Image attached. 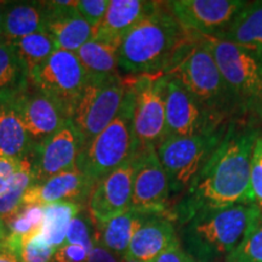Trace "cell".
<instances>
[{
  "instance_id": "cell-5",
  "label": "cell",
  "mask_w": 262,
  "mask_h": 262,
  "mask_svg": "<svg viewBox=\"0 0 262 262\" xmlns=\"http://www.w3.org/2000/svg\"><path fill=\"white\" fill-rule=\"evenodd\" d=\"M170 73L175 74L188 93L219 120L229 123L242 119L234 98L203 37Z\"/></svg>"
},
{
  "instance_id": "cell-24",
  "label": "cell",
  "mask_w": 262,
  "mask_h": 262,
  "mask_svg": "<svg viewBox=\"0 0 262 262\" xmlns=\"http://www.w3.org/2000/svg\"><path fill=\"white\" fill-rule=\"evenodd\" d=\"M216 39L262 55V0L248 2L233 22Z\"/></svg>"
},
{
  "instance_id": "cell-39",
  "label": "cell",
  "mask_w": 262,
  "mask_h": 262,
  "mask_svg": "<svg viewBox=\"0 0 262 262\" xmlns=\"http://www.w3.org/2000/svg\"><path fill=\"white\" fill-rule=\"evenodd\" d=\"M86 262H123V260L107 250L102 245L94 242V247L90 250Z\"/></svg>"
},
{
  "instance_id": "cell-9",
  "label": "cell",
  "mask_w": 262,
  "mask_h": 262,
  "mask_svg": "<svg viewBox=\"0 0 262 262\" xmlns=\"http://www.w3.org/2000/svg\"><path fill=\"white\" fill-rule=\"evenodd\" d=\"M31 85L50 98L70 120L89 77L74 52L57 49L29 73Z\"/></svg>"
},
{
  "instance_id": "cell-12",
  "label": "cell",
  "mask_w": 262,
  "mask_h": 262,
  "mask_svg": "<svg viewBox=\"0 0 262 262\" xmlns=\"http://www.w3.org/2000/svg\"><path fill=\"white\" fill-rule=\"evenodd\" d=\"M169 180L157 156L149 149L134 156L131 208L145 215H168L170 211Z\"/></svg>"
},
{
  "instance_id": "cell-41",
  "label": "cell",
  "mask_w": 262,
  "mask_h": 262,
  "mask_svg": "<svg viewBox=\"0 0 262 262\" xmlns=\"http://www.w3.org/2000/svg\"><path fill=\"white\" fill-rule=\"evenodd\" d=\"M4 4L0 3V42L4 41V35H3V29H4Z\"/></svg>"
},
{
  "instance_id": "cell-37",
  "label": "cell",
  "mask_w": 262,
  "mask_h": 262,
  "mask_svg": "<svg viewBox=\"0 0 262 262\" xmlns=\"http://www.w3.org/2000/svg\"><path fill=\"white\" fill-rule=\"evenodd\" d=\"M19 166H21L19 160L11 158L0 150V194L11 185L12 180L18 172Z\"/></svg>"
},
{
  "instance_id": "cell-25",
  "label": "cell",
  "mask_w": 262,
  "mask_h": 262,
  "mask_svg": "<svg viewBox=\"0 0 262 262\" xmlns=\"http://www.w3.org/2000/svg\"><path fill=\"white\" fill-rule=\"evenodd\" d=\"M29 86V72L14 44L0 42V103L16 100Z\"/></svg>"
},
{
  "instance_id": "cell-30",
  "label": "cell",
  "mask_w": 262,
  "mask_h": 262,
  "mask_svg": "<svg viewBox=\"0 0 262 262\" xmlns=\"http://www.w3.org/2000/svg\"><path fill=\"white\" fill-rule=\"evenodd\" d=\"M33 185L32 166L29 160H22L18 172L5 192L0 194V220L17 210L24 202V195Z\"/></svg>"
},
{
  "instance_id": "cell-42",
  "label": "cell",
  "mask_w": 262,
  "mask_h": 262,
  "mask_svg": "<svg viewBox=\"0 0 262 262\" xmlns=\"http://www.w3.org/2000/svg\"><path fill=\"white\" fill-rule=\"evenodd\" d=\"M123 262H141V261H137V260H129V258H124Z\"/></svg>"
},
{
  "instance_id": "cell-10",
  "label": "cell",
  "mask_w": 262,
  "mask_h": 262,
  "mask_svg": "<svg viewBox=\"0 0 262 262\" xmlns=\"http://www.w3.org/2000/svg\"><path fill=\"white\" fill-rule=\"evenodd\" d=\"M125 93L126 78L120 74L89 79L70 119L80 134L84 146L112 123Z\"/></svg>"
},
{
  "instance_id": "cell-2",
  "label": "cell",
  "mask_w": 262,
  "mask_h": 262,
  "mask_svg": "<svg viewBox=\"0 0 262 262\" xmlns=\"http://www.w3.org/2000/svg\"><path fill=\"white\" fill-rule=\"evenodd\" d=\"M202 35L183 28L159 2L156 10L125 35L118 66L129 75L168 74L178 67Z\"/></svg>"
},
{
  "instance_id": "cell-16",
  "label": "cell",
  "mask_w": 262,
  "mask_h": 262,
  "mask_svg": "<svg viewBox=\"0 0 262 262\" xmlns=\"http://www.w3.org/2000/svg\"><path fill=\"white\" fill-rule=\"evenodd\" d=\"M45 31L61 50L77 52L93 39L94 28L77 11V2H44Z\"/></svg>"
},
{
  "instance_id": "cell-20",
  "label": "cell",
  "mask_w": 262,
  "mask_h": 262,
  "mask_svg": "<svg viewBox=\"0 0 262 262\" xmlns=\"http://www.w3.org/2000/svg\"><path fill=\"white\" fill-rule=\"evenodd\" d=\"M178 238L175 222L169 215H152L134 234L124 258L153 262Z\"/></svg>"
},
{
  "instance_id": "cell-15",
  "label": "cell",
  "mask_w": 262,
  "mask_h": 262,
  "mask_svg": "<svg viewBox=\"0 0 262 262\" xmlns=\"http://www.w3.org/2000/svg\"><path fill=\"white\" fill-rule=\"evenodd\" d=\"M134 157L95 183L88 211L95 225L103 224L131 208Z\"/></svg>"
},
{
  "instance_id": "cell-1",
  "label": "cell",
  "mask_w": 262,
  "mask_h": 262,
  "mask_svg": "<svg viewBox=\"0 0 262 262\" xmlns=\"http://www.w3.org/2000/svg\"><path fill=\"white\" fill-rule=\"evenodd\" d=\"M262 127L244 119L228 123L221 142L187 191L171 205L169 216L181 226L203 211L249 204L250 168Z\"/></svg>"
},
{
  "instance_id": "cell-7",
  "label": "cell",
  "mask_w": 262,
  "mask_h": 262,
  "mask_svg": "<svg viewBox=\"0 0 262 262\" xmlns=\"http://www.w3.org/2000/svg\"><path fill=\"white\" fill-rule=\"evenodd\" d=\"M227 125L211 134L166 137L157 147V156L168 176L171 198H180L187 191L193 180L221 142Z\"/></svg>"
},
{
  "instance_id": "cell-11",
  "label": "cell",
  "mask_w": 262,
  "mask_h": 262,
  "mask_svg": "<svg viewBox=\"0 0 262 262\" xmlns=\"http://www.w3.org/2000/svg\"><path fill=\"white\" fill-rule=\"evenodd\" d=\"M165 124L166 137H188L215 133L228 123L221 122L209 113L188 93L175 74L168 73L165 86Z\"/></svg>"
},
{
  "instance_id": "cell-32",
  "label": "cell",
  "mask_w": 262,
  "mask_h": 262,
  "mask_svg": "<svg viewBox=\"0 0 262 262\" xmlns=\"http://www.w3.org/2000/svg\"><path fill=\"white\" fill-rule=\"evenodd\" d=\"M55 251L56 249L45 243L38 232L21 242L17 256L21 262H54Z\"/></svg>"
},
{
  "instance_id": "cell-27",
  "label": "cell",
  "mask_w": 262,
  "mask_h": 262,
  "mask_svg": "<svg viewBox=\"0 0 262 262\" xmlns=\"http://www.w3.org/2000/svg\"><path fill=\"white\" fill-rule=\"evenodd\" d=\"M118 42L91 39L75 52L89 79H103L119 74L118 58H119Z\"/></svg>"
},
{
  "instance_id": "cell-21",
  "label": "cell",
  "mask_w": 262,
  "mask_h": 262,
  "mask_svg": "<svg viewBox=\"0 0 262 262\" xmlns=\"http://www.w3.org/2000/svg\"><path fill=\"white\" fill-rule=\"evenodd\" d=\"M149 216L152 215L141 214L130 209L103 224L95 225L94 242L123 260L129 250L134 234Z\"/></svg>"
},
{
  "instance_id": "cell-4",
  "label": "cell",
  "mask_w": 262,
  "mask_h": 262,
  "mask_svg": "<svg viewBox=\"0 0 262 262\" xmlns=\"http://www.w3.org/2000/svg\"><path fill=\"white\" fill-rule=\"evenodd\" d=\"M227 84L241 118L262 127V55L203 37Z\"/></svg>"
},
{
  "instance_id": "cell-35",
  "label": "cell",
  "mask_w": 262,
  "mask_h": 262,
  "mask_svg": "<svg viewBox=\"0 0 262 262\" xmlns=\"http://www.w3.org/2000/svg\"><path fill=\"white\" fill-rule=\"evenodd\" d=\"M110 5V0H78L77 11L91 27L101 24Z\"/></svg>"
},
{
  "instance_id": "cell-14",
  "label": "cell",
  "mask_w": 262,
  "mask_h": 262,
  "mask_svg": "<svg viewBox=\"0 0 262 262\" xmlns=\"http://www.w3.org/2000/svg\"><path fill=\"white\" fill-rule=\"evenodd\" d=\"M84 143L80 134L68 120L57 133L39 143L29 159L33 185L77 169L78 157Z\"/></svg>"
},
{
  "instance_id": "cell-26",
  "label": "cell",
  "mask_w": 262,
  "mask_h": 262,
  "mask_svg": "<svg viewBox=\"0 0 262 262\" xmlns=\"http://www.w3.org/2000/svg\"><path fill=\"white\" fill-rule=\"evenodd\" d=\"M44 220L41 205H24L0 220V243H4L17 254L21 242L40 232Z\"/></svg>"
},
{
  "instance_id": "cell-43",
  "label": "cell",
  "mask_w": 262,
  "mask_h": 262,
  "mask_svg": "<svg viewBox=\"0 0 262 262\" xmlns=\"http://www.w3.org/2000/svg\"><path fill=\"white\" fill-rule=\"evenodd\" d=\"M194 262H202V261H194Z\"/></svg>"
},
{
  "instance_id": "cell-22",
  "label": "cell",
  "mask_w": 262,
  "mask_h": 262,
  "mask_svg": "<svg viewBox=\"0 0 262 262\" xmlns=\"http://www.w3.org/2000/svg\"><path fill=\"white\" fill-rule=\"evenodd\" d=\"M4 5L5 42H14L33 33L45 31L44 2H16Z\"/></svg>"
},
{
  "instance_id": "cell-3",
  "label": "cell",
  "mask_w": 262,
  "mask_h": 262,
  "mask_svg": "<svg viewBox=\"0 0 262 262\" xmlns=\"http://www.w3.org/2000/svg\"><path fill=\"white\" fill-rule=\"evenodd\" d=\"M257 216L249 204L199 212L180 226L179 239L195 261L219 262L239 247Z\"/></svg>"
},
{
  "instance_id": "cell-6",
  "label": "cell",
  "mask_w": 262,
  "mask_h": 262,
  "mask_svg": "<svg viewBox=\"0 0 262 262\" xmlns=\"http://www.w3.org/2000/svg\"><path fill=\"white\" fill-rule=\"evenodd\" d=\"M133 107V88L130 77H126V93L117 117L81 148L78 157L77 169L94 183L135 156Z\"/></svg>"
},
{
  "instance_id": "cell-29",
  "label": "cell",
  "mask_w": 262,
  "mask_h": 262,
  "mask_svg": "<svg viewBox=\"0 0 262 262\" xmlns=\"http://www.w3.org/2000/svg\"><path fill=\"white\" fill-rule=\"evenodd\" d=\"M11 44H14L29 73L44 63L48 58H50L51 55L58 49L56 42L47 31L33 33L28 37L19 39Z\"/></svg>"
},
{
  "instance_id": "cell-31",
  "label": "cell",
  "mask_w": 262,
  "mask_h": 262,
  "mask_svg": "<svg viewBox=\"0 0 262 262\" xmlns=\"http://www.w3.org/2000/svg\"><path fill=\"white\" fill-rule=\"evenodd\" d=\"M226 262H262V216H257L243 242Z\"/></svg>"
},
{
  "instance_id": "cell-13",
  "label": "cell",
  "mask_w": 262,
  "mask_h": 262,
  "mask_svg": "<svg viewBox=\"0 0 262 262\" xmlns=\"http://www.w3.org/2000/svg\"><path fill=\"white\" fill-rule=\"evenodd\" d=\"M248 2L242 0H170L166 8L187 31L219 38Z\"/></svg>"
},
{
  "instance_id": "cell-38",
  "label": "cell",
  "mask_w": 262,
  "mask_h": 262,
  "mask_svg": "<svg viewBox=\"0 0 262 262\" xmlns=\"http://www.w3.org/2000/svg\"><path fill=\"white\" fill-rule=\"evenodd\" d=\"M195 260L182 247L180 239L165 249L153 262H194Z\"/></svg>"
},
{
  "instance_id": "cell-8",
  "label": "cell",
  "mask_w": 262,
  "mask_h": 262,
  "mask_svg": "<svg viewBox=\"0 0 262 262\" xmlns=\"http://www.w3.org/2000/svg\"><path fill=\"white\" fill-rule=\"evenodd\" d=\"M134 94L133 135L135 156L157 149L166 137L165 86L168 74L129 75Z\"/></svg>"
},
{
  "instance_id": "cell-36",
  "label": "cell",
  "mask_w": 262,
  "mask_h": 262,
  "mask_svg": "<svg viewBox=\"0 0 262 262\" xmlns=\"http://www.w3.org/2000/svg\"><path fill=\"white\" fill-rule=\"evenodd\" d=\"M90 250L77 244L64 243L56 249L54 262H86Z\"/></svg>"
},
{
  "instance_id": "cell-28",
  "label": "cell",
  "mask_w": 262,
  "mask_h": 262,
  "mask_svg": "<svg viewBox=\"0 0 262 262\" xmlns=\"http://www.w3.org/2000/svg\"><path fill=\"white\" fill-rule=\"evenodd\" d=\"M42 208L44 220L39 237L51 248L57 249L66 243L71 222L80 211H83L84 206L75 203H54Z\"/></svg>"
},
{
  "instance_id": "cell-19",
  "label": "cell",
  "mask_w": 262,
  "mask_h": 262,
  "mask_svg": "<svg viewBox=\"0 0 262 262\" xmlns=\"http://www.w3.org/2000/svg\"><path fill=\"white\" fill-rule=\"evenodd\" d=\"M158 4L159 2L146 0H110L103 19L94 28L93 39L122 44L127 33L156 10Z\"/></svg>"
},
{
  "instance_id": "cell-40",
  "label": "cell",
  "mask_w": 262,
  "mask_h": 262,
  "mask_svg": "<svg viewBox=\"0 0 262 262\" xmlns=\"http://www.w3.org/2000/svg\"><path fill=\"white\" fill-rule=\"evenodd\" d=\"M0 262H21L17 254L4 243H0Z\"/></svg>"
},
{
  "instance_id": "cell-33",
  "label": "cell",
  "mask_w": 262,
  "mask_h": 262,
  "mask_svg": "<svg viewBox=\"0 0 262 262\" xmlns=\"http://www.w3.org/2000/svg\"><path fill=\"white\" fill-rule=\"evenodd\" d=\"M94 226L91 219L86 217L83 211H80L72 220L70 228H68L67 237H66V243L77 244L91 250L94 247Z\"/></svg>"
},
{
  "instance_id": "cell-18",
  "label": "cell",
  "mask_w": 262,
  "mask_h": 262,
  "mask_svg": "<svg viewBox=\"0 0 262 262\" xmlns=\"http://www.w3.org/2000/svg\"><path fill=\"white\" fill-rule=\"evenodd\" d=\"M95 183L78 169L67 171L41 183L32 185L24 195V205H49L54 203H88Z\"/></svg>"
},
{
  "instance_id": "cell-17",
  "label": "cell",
  "mask_w": 262,
  "mask_h": 262,
  "mask_svg": "<svg viewBox=\"0 0 262 262\" xmlns=\"http://www.w3.org/2000/svg\"><path fill=\"white\" fill-rule=\"evenodd\" d=\"M12 103L35 147L57 133L68 122L60 107L32 85Z\"/></svg>"
},
{
  "instance_id": "cell-23",
  "label": "cell",
  "mask_w": 262,
  "mask_h": 262,
  "mask_svg": "<svg viewBox=\"0 0 262 262\" xmlns=\"http://www.w3.org/2000/svg\"><path fill=\"white\" fill-rule=\"evenodd\" d=\"M35 148L12 103H0V150L16 160H29Z\"/></svg>"
},
{
  "instance_id": "cell-34",
  "label": "cell",
  "mask_w": 262,
  "mask_h": 262,
  "mask_svg": "<svg viewBox=\"0 0 262 262\" xmlns=\"http://www.w3.org/2000/svg\"><path fill=\"white\" fill-rule=\"evenodd\" d=\"M251 205L262 216V134L255 143L250 168Z\"/></svg>"
}]
</instances>
